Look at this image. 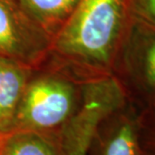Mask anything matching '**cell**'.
I'll list each match as a JSON object with an SVG mask.
<instances>
[{"label":"cell","mask_w":155,"mask_h":155,"mask_svg":"<svg viewBox=\"0 0 155 155\" xmlns=\"http://www.w3.org/2000/svg\"><path fill=\"white\" fill-rule=\"evenodd\" d=\"M147 155H155L154 152H150V151H147Z\"/></svg>","instance_id":"13"},{"label":"cell","mask_w":155,"mask_h":155,"mask_svg":"<svg viewBox=\"0 0 155 155\" xmlns=\"http://www.w3.org/2000/svg\"><path fill=\"white\" fill-rule=\"evenodd\" d=\"M33 68L0 57V134L10 132Z\"/></svg>","instance_id":"6"},{"label":"cell","mask_w":155,"mask_h":155,"mask_svg":"<svg viewBox=\"0 0 155 155\" xmlns=\"http://www.w3.org/2000/svg\"><path fill=\"white\" fill-rule=\"evenodd\" d=\"M142 131L141 111L127 99L97 125L86 155H147Z\"/></svg>","instance_id":"5"},{"label":"cell","mask_w":155,"mask_h":155,"mask_svg":"<svg viewBox=\"0 0 155 155\" xmlns=\"http://www.w3.org/2000/svg\"><path fill=\"white\" fill-rule=\"evenodd\" d=\"M52 41L18 0H0V57L34 68L51 50Z\"/></svg>","instance_id":"3"},{"label":"cell","mask_w":155,"mask_h":155,"mask_svg":"<svg viewBox=\"0 0 155 155\" xmlns=\"http://www.w3.org/2000/svg\"><path fill=\"white\" fill-rule=\"evenodd\" d=\"M82 82L57 72L31 76L23 92L10 132L60 134L81 102Z\"/></svg>","instance_id":"2"},{"label":"cell","mask_w":155,"mask_h":155,"mask_svg":"<svg viewBox=\"0 0 155 155\" xmlns=\"http://www.w3.org/2000/svg\"><path fill=\"white\" fill-rule=\"evenodd\" d=\"M142 144L147 151L155 153V131L147 130L143 128Z\"/></svg>","instance_id":"11"},{"label":"cell","mask_w":155,"mask_h":155,"mask_svg":"<svg viewBox=\"0 0 155 155\" xmlns=\"http://www.w3.org/2000/svg\"><path fill=\"white\" fill-rule=\"evenodd\" d=\"M123 43L126 84L123 87L140 110L155 101V27L130 20Z\"/></svg>","instance_id":"4"},{"label":"cell","mask_w":155,"mask_h":155,"mask_svg":"<svg viewBox=\"0 0 155 155\" xmlns=\"http://www.w3.org/2000/svg\"><path fill=\"white\" fill-rule=\"evenodd\" d=\"M130 20L155 27V0H128Z\"/></svg>","instance_id":"9"},{"label":"cell","mask_w":155,"mask_h":155,"mask_svg":"<svg viewBox=\"0 0 155 155\" xmlns=\"http://www.w3.org/2000/svg\"><path fill=\"white\" fill-rule=\"evenodd\" d=\"M140 111L143 128L147 130L155 131V101Z\"/></svg>","instance_id":"10"},{"label":"cell","mask_w":155,"mask_h":155,"mask_svg":"<svg viewBox=\"0 0 155 155\" xmlns=\"http://www.w3.org/2000/svg\"><path fill=\"white\" fill-rule=\"evenodd\" d=\"M129 22L128 0H80L54 35L51 50L84 81L112 75Z\"/></svg>","instance_id":"1"},{"label":"cell","mask_w":155,"mask_h":155,"mask_svg":"<svg viewBox=\"0 0 155 155\" xmlns=\"http://www.w3.org/2000/svg\"><path fill=\"white\" fill-rule=\"evenodd\" d=\"M5 136H6V134H0V148H1V145L3 143V141H4Z\"/></svg>","instance_id":"12"},{"label":"cell","mask_w":155,"mask_h":155,"mask_svg":"<svg viewBox=\"0 0 155 155\" xmlns=\"http://www.w3.org/2000/svg\"><path fill=\"white\" fill-rule=\"evenodd\" d=\"M0 155H65L60 134L36 131L7 133Z\"/></svg>","instance_id":"7"},{"label":"cell","mask_w":155,"mask_h":155,"mask_svg":"<svg viewBox=\"0 0 155 155\" xmlns=\"http://www.w3.org/2000/svg\"><path fill=\"white\" fill-rule=\"evenodd\" d=\"M18 2L38 25L54 37L80 0H18Z\"/></svg>","instance_id":"8"}]
</instances>
